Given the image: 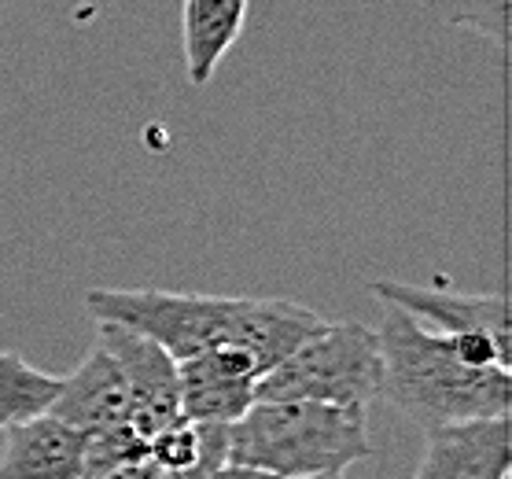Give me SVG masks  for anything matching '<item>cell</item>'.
Segmentation results:
<instances>
[{
	"label": "cell",
	"mask_w": 512,
	"mask_h": 479,
	"mask_svg": "<svg viewBox=\"0 0 512 479\" xmlns=\"http://www.w3.org/2000/svg\"><path fill=\"white\" fill-rule=\"evenodd\" d=\"M380 398L431 432L443 424L509 417V347L483 332H439L384 303Z\"/></svg>",
	"instance_id": "obj_1"
},
{
	"label": "cell",
	"mask_w": 512,
	"mask_h": 479,
	"mask_svg": "<svg viewBox=\"0 0 512 479\" xmlns=\"http://www.w3.org/2000/svg\"><path fill=\"white\" fill-rule=\"evenodd\" d=\"M85 306L96 321H115L152 336L177 362L218 347H244L262 373L325 321L317 310L291 299H236L166 288H89Z\"/></svg>",
	"instance_id": "obj_2"
},
{
	"label": "cell",
	"mask_w": 512,
	"mask_h": 479,
	"mask_svg": "<svg viewBox=\"0 0 512 479\" xmlns=\"http://www.w3.org/2000/svg\"><path fill=\"white\" fill-rule=\"evenodd\" d=\"M373 457L369 409L314 402V398H258L240 421L229 424L233 465L273 472L277 479L310 472H347Z\"/></svg>",
	"instance_id": "obj_3"
},
{
	"label": "cell",
	"mask_w": 512,
	"mask_h": 479,
	"mask_svg": "<svg viewBox=\"0 0 512 479\" xmlns=\"http://www.w3.org/2000/svg\"><path fill=\"white\" fill-rule=\"evenodd\" d=\"M258 398H314L369 409L380 398V339L358 321H321L255 380Z\"/></svg>",
	"instance_id": "obj_4"
},
{
	"label": "cell",
	"mask_w": 512,
	"mask_h": 479,
	"mask_svg": "<svg viewBox=\"0 0 512 479\" xmlns=\"http://www.w3.org/2000/svg\"><path fill=\"white\" fill-rule=\"evenodd\" d=\"M96 343L118 362L129 387V424L144 439L181 417V384H177V358L159 347L152 336L133 332L115 321H96Z\"/></svg>",
	"instance_id": "obj_5"
},
{
	"label": "cell",
	"mask_w": 512,
	"mask_h": 479,
	"mask_svg": "<svg viewBox=\"0 0 512 479\" xmlns=\"http://www.w3.org/2000/svg\"><path fill=\"white\" fill-rule=\"evenodd\" d=\"M262 376L258 362L244 347L192 354L177 362L181 384V417L192 424H233L255 402V380Z\"/></svg>",
	"instance_id": "obj_6"
},
{
	"label": "cell",
	"mask_w": 512,
	"mask_h": 479,
	"mask_svg": "<svg viewBox=\"0 0 512 479\" xmlns=\"http://www.w3.org/2000/svg\"><path fill=\"white\" fill-rule=\"evenodd\" d=\"M369 292L380 303L402 306L420 325L439 332H483L494 343L509 347V306L505 295H468L446 284H409V281H369Z\"/></svg>",
	"instance_id": "obj_7"
},
{
	"label": "cell",
	"mask_w": 512,
	"mask_h": 479,
	"mask_svg": "<svg viewBox=\"0 0 512 479\" xmlns=\"http://www.w3.org/2000/svg\"><path fill=\"white\" fill-rule=\"evenodd\" d=\"M509 417L431 428L413 479H509Z\"/></svg>",
	"instance_id": "obj_8"
},
{
	"label": "cell",
	"mask_w": 512,
	"mask_h": 479,
	"mask_svg": "<svg viewBox=\"0 0 512 479\" xmlns=\"http://www.w3.org/2000/svg\"><path fill=\"white\" fill-rule=\"evenodd\" d=\"M89 432L67 424L56 413L4 428L0 479H82Z\"/></svg>",
	"instance_id": "obj_9"
},
{
	"label": "cell",
	"mask_w": 512,
	"mask_h": 479,
	"mask_svg": "<svg viewBox=\"0 0 512 479\" xmlns=\"http://www.w3.org/2000/svg\"><path fill=\"white\" fill-rule=\"evenodd\" d=\"M48 413H56V417H63V421L82 428V432H104V428L129 421L126 376H122L118 362L100 343L78 362L74 373L63 376Z\"/></svg>",
	"instance_id": "obj_10"
},
{
	"label": "cell",
	"mask_w": 512,
	"mask_h": 479,
	"mask_svg": "<svg viewBox=\"0 0 512 479\" xmlns=\"http://www.w3.org/2000/svg\"><path fill=\"white\" fill-rule=\"evenodd\" d=\"M251 0H185L181 4V48L192 85H207L244 34Z\"/></svg>",
	"instance_id": "obj_11"
},
{
	"label": "cell",
	"mask_w": 512,
	"mask_h": 479,
	"mask_svg": "<svg viewBox=\"0 0 512 479\" xmlns=\"http://www.w3.org/2000/svg\"><path fill=\"white\" fill-rule=\"evenodd\" d=\"M59 384H63V376L45 373L12 351H0V432L45 413Z\"/></svg>",
	"instance_id": "obj_12"
},
{
	"label": "cell",
	"mask_w": 512,
	"mask_h": 479,
	"mask_svg": "<svg viewBox=\"0 0 512 479\" xmlns=\"http://www.w3.org/2000/svg\"><path fill=\"white\" fill-rule=\"evenodd\" d=\"M428 8L446 26H461L505 48L509 41V0H428Z\"/></svg>",
	"instance_id": "obj_13"
},
{
	"label": "cell",
	"mask_w": 512,
	"mask_h": 479,
	"mask_svg": "<svg viewBox=\"0 0 512 479\" xmlns=\"http://www.w3.org/2000/svg\"><path fill=\"white\" fill-rule=\"evenodd\" d=\"M144 457H148V439H144L129 421L115 424V428H104V432H89L82 479H96V476H104V472H115V468H122V465L144 461Z\"/></svg>",
	"instance_id": "obj_14"
},
{
	"label": "cell",
	"mask_w": 512,
	"mask_h": 479,
	"mask_svg": "<svg viewBox=\"0 0 512 479\" xmlns=\"http://www.w3.org/2000/svg\"><path fill=\"white\" fill-rule=\"evenodd\" d=\"M203 454V432L192 421H174L148 439V461L163 472L192 468Z\"/></svg>",
	"instance_id": "obj_15"
},
{
	"label": "cell",
	"mask_w": 512,
	"mask_h": 479,
	"mask_svg": "<svg viewBox=\"0 0 512 479\" xmlns=\"http://www.w3.org/2000/svg\"><path fill=\"white\" fill-rule=\"evenodd\" d=\"M207 479H277L273 472H262V468H251V465H233V461H225L210 472Z\"/></svg>",
	"instance_id": "obj_16"
},
{
	"label": "cell",
	"mask_w": 512,
	"mask_h": 479,
	"mask_svg": "<svg viewBox=\"0 0 512 479\" xmlns=\"http://www.w3.org/2000/svg\"><path fill=\"white\" fill-rule=\"evenodd\" d=\"M159 476V468L144 457V461H133V465H122L115 468V472H104V476H96V479H155Z\"/></svg>",
	"instance_id": "obj_17"
},
{
	"label": "cell",
	"mask_w": 512,
	"mask_h": 479,
	"mask_svg": "<svg viewBox=\"0 0 512 479\" xmlns=\"http://www.w3.org/2000/svg\"><path fill=\"white\" fill-rule=\"evenodd\" d=\"M291 479H343V472H310V476H291Z\"/></svg>",
	"instance_id": "obj_18"
}]
</instances>
